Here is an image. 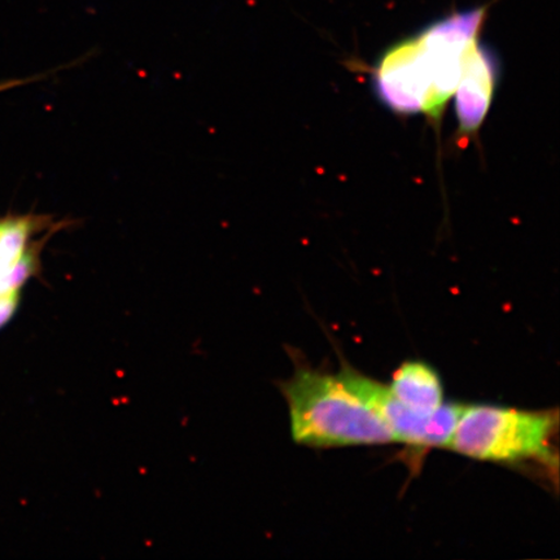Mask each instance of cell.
<instances>
[{"mask_svg": "<svg viewBox=\"0 0 560 560\" xmlns=\"http://www.w3.org/2000/svg\"><path fill=\"white\" fill-rule=\"evenodd\" d=\"M558 427L557 410L465 406L447 447L465 457L495 464L537 462L557 472Z\"/></svg>", "mask_w": 560, "mask_h": 560, "instance_id": "3957f363", "label": "cell"}, {"mask_svg": "<svg viewBox=\"0 0 560 560\" xmlns=\"http://www.w3.org/2000/svg\"><path fill=\"white\" fill-rule=\"evenodd\" d=\"M45 222L42 217L0 221V330L16 314L21 291L39 268L40 245L32 240Z\"/></svg>", "mask_w": 560, "mask_h": 560, "instance_id": "5b68a950", "label": "cell"}, {"mask_svg": "<svg viewBox=\"0 0 560 560\" xmlns=\"http://www.w3.org/2000/svg\"><path fill=\"white\" fill-rule=\"evenodd\" d=\"M338 375L342 384L383 420L396 443L422 450L450 446L465 406L444 404L431 416H419L398 400L387 385L360 371L345 365Z\"/></svg>", "mask_w": 560, "mask_h": 560, "instance_id": "277c9868", "label": "cell"}, {"mask_svg": "<svg viewBox=\"0 0 560 560\" xmlns=\"http://www.w3.org/2000/svg\"><path fill=\"white\" fill-rule=\"evenodd\" d=\"M499 83V61L485 44L476 47L455 90L459 130L474 135L485 121Z\"/></svg>", "mask_w": 560, "mask_h": 560, "instance_id": "8992f818", "label": "cell"}, {"mask_svg": "<svg viewBox=\"0 0 560 560\" xmlns=\"http://www.w3.org/2000/svg\"><path fill=\"white\" fill-rule=\"evenodd\" d=\"M290 409L291 435L300 445L340 447L396 443L383 420L340 381L339 375L295 360L279 385Z\"/></svg>", "mask_w": 560, "mask_h": 560, "instance_id": "7a4b0ae2", "label": "cell"}, {"mask_svg": "<svg viewBox=\"0 0 560 560\" xmlns=\"http://www.w3.org/2000/svg\"><path fill=\"white\" fill-rule=\"evenodd\" d=\"M485 18V9L453 13L392 46L374 69L377 97L397 114L439 117L481 44Z\"/></svg>", "mask_w": 560, "mask_h": 560, "instance_id": "6da1fadb", "label": "cell"}, {"mask_svg": "<svg viewBox=\"0 0 560 560\" xmlns=\"http://www.w3.org/2000/svg\"><path fill=\"white\" fill-rule=\"evenodd\" d=\"M392 394L419 416H431L444 405V388L435 370L409 361L398 368L389 385Z\"/></svg>", "mask_w": 560, "mask_h": 560, "instance_id": "52a82bcc", "label": "cell"}]
</instances>
